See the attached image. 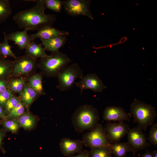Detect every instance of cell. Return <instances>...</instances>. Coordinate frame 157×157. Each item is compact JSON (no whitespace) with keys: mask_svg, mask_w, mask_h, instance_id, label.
Here are the masks:
<instances>
[{"mask_svg":"<svg viewBox=\"0 0 157 157\" xmlns=\"http://www.w3.org/2000/svg\"><path fill=\"white\" fill-rule=\"evenodd\" d=\"M32 7L19 12L15 14L13 19L18 27L28 30H40L44 27L51 26L56 17L54 14H47L44 0H36Z\"/></svg>","mask_w":157,"mask_h":157,"instance_id":"6da1fadb","label":"cell"},{"mask_svg":"<svg viewBox=\"0 0 157 157\" xmlns=\"http://www.w3.org/2000/svg\"><path fill=\"white\" fill-rule=\"evenodd\" d=\"M71 120L76 131L81 132L90 131L98 124V112L95 107L91 105H83L76 109Z\"/></svg>","mask_w":157,"mask_h":157,"instance_id":"7a4b0ae2","label":"cell"},{"mask_svg":"<svg viewBox=\"0 0 157 157\" xmlns=\"http://www.w3.org/2000/svg\"><path fill=\"white\" fill-rule=\"evenodd\" d=\"M130 110L137 127L144 131L153 124L157 115L154 107L136 99L130 105Z\"/></svg>","mask_w":157,"mask_h":157,"instance_id":"3957f363","label":"cell"},{"mask_svg":"<svg viewBox=\"0 0 157 157\" xmlns=\"http://www.w3.org/2000/svg\"><path fill=\"white\" fill-rule=\"evenodd\" d=\"M71 61L67 55L59 51L41 58L38 65L47 76L58 77Z\"/></svg>","mask_w":157,"mask_h":157,"instance_id":"277c9868","label":"cell"},{"mask_svg":"<svg viewBox=\"0 0 157 157\" xmlns=\"http://www.w3.org/2000/svg\"><path fill=\"white\" fill-rule=\"evenodd\" d=\"M83 71L76 63L67 65L58 75L59 84L57 88L64 91L70 89L75 84V80L83 76Z\"/></svg>","mask_w":157,"mask_h":157,"instance_id":"5b68a950","label":"cell"},{"mask_svg":"<svg viewBox=\"0 0 157 157\" xmlns=\"http://www.w3.org/2000/svg\"><path fill=\"white\" fill-rule=\"evenodd\" d=\"M82 140L85 146L90 148L108 146L110 143L104 128L101 124L83 134Z\"/></svg>","mask_w":157,"mask_h":157,"instance_id":"8992f818","label":"cell"},{"mask_svg":"<svg viewBox=\"0 0 157 157\" xmlns=\"http://www.w3.org/2000/svg\"><path fill=\"white\" fill-rule=\"evenodd\" d=\"M90 1L88 0L63 1V6L68 14L73 16L82 15L92 19L90 9Z\"/></svg>","mask_w":157,"mask_h":157,"instance_id":"52a82bcc","label":"cell"},{"mask_svg":"<svg viewBox=\"0 0 157 157\" xmlns=\"http://www.w3.org/2000/svg\"><path fill=\"white\" fill-rule=\"evenodd\" d=\"M104 128L110 143L119 142L128 134L130 129L123 122H108Z\"/></svg>","mask_w":157,"mask_h":157,"instance_id":"ba28073f","label":"cell"},{"mask_svg":"<svg viewBox=\"0 0 157 157\" xmlns=\"http://www.w3.org/2000/svg\"><path fill=\"white\" fill-rule=\"evenodd\" d=\"M75 84L80 89L81 94L83 90L87 89H90L94 92H101L106 88L102 80L94 73L83 76L80 81L75 82Z\"/></svg>","mask_w":157,"mask_h":157,"instance_id":"9c48e42d","label":"cell"},{"mask_svg":"<svg viewBox=\"0 0 157 157\" xmlns=\"http://www.w3.org/2000/svg\"><path fill=\"white\" fill-rule=\"evenodd\" d=\"M15 59L13 61L12 71L15 76L26 74L32 71L38 65L36 59L27 55Z\"/></svg>","mask_w":157,"mask_h":157,"instance_id":"30bf717a","label":"cell"},{"mask_svg":"<svg viewBox=\"0 0 157 157\" xmlns=\"http://www.w3.org/2000/svg\"><path fill=\"white\" fill-rule=\"evenodd\" d=\"M127 134L128 142L131 147L132 152L134 155L137 152L148 146L145 134L138 127L130 129Z\"/></svg>","mask_w":157,"mask_h":157,"instance_id":"8fae6325","label":"cell"},{"mask_svg":"<svg viewBox=\"0 0 157 157\" xmlns=\"http://www.w3.org/2000/svg\"><path fill=\"white\" fill-rule=\"evenodd\" d=\"M131 116L130 113H127L122 108L115 106L107 107L103 113V119L108 122L129 121Z\"/></svg>","mask_w":157,"mask_h":157,"instance_id":"7c38bea8","label":"cell"},{"mask_svg":"<svg viewBox=\"0 0 157 157\" xmlns=\"http://www.w3.org/2000/svg\"><path fill=\"white\" fill-rule=\"evenodd\" d=\"M83 144L82 140L63 138L60 140L59 146L61 153L65 156L70 157L82 151Z\"/></svg>","mask_w":157,"mask_h":157,"instance_id":"4fadbf2b","label":"cell"},{"mask_svg":"<svg viewBox=\"0 0 157 157\" xmlns=\"http://www.w3.org/2000/svg\"><path fill=\"white\" fill-rule=\"evenodd\" d=\"M69 34L67 31L59 30L51 26H48L38 31L36 33L30 35L29 36L32 41L37 38L47 40L59 36L67 37Z\"/></svg>","mask_w":157,"mask_h":157,"instance_id":"5bb4252c","label":"cell"},{"mask_svg":"<svg viewBox=\"0 0 157 157\" xmlns=\"http://www.w3.org/2000/svg\"><path fill=\"white\" fill-rule=\"evenodd\" d=\"M27 31L24 30L22 31H16L6 34L3 33L4 36L7 39L14 42L20 49H26L31 40L27 33Z\"/></svg>","mask_w":157,"mask_h":157,"instance_id":"9a60e30c","label":"cell"},{"mask_svg":"<svg viewBox=\"0 0 157 157\" xmlns=\"http://www.w3.org/2000/svg\"><path fill=\"white\" fill-rule=\"evenodd\" d=\"M67 37L59 36L48 39H40L41 44L45 50L52 53L58 52L63 47L67 41Z\"/></svg>","mask_w":157,"mask_h":157,"instance_id":"2e32d148","label":"cell"},{"mask_svg":"<svg viewBox=\"0 0 157 157\" xmlns=\"http://www.w3.org/2000/svg\"><path fill=\"white\" fill-rule=\"evenodd\" d=\"M109 147L112 154L116 157H125L128 152H132L131 147L128 142L110 143Z\"/></svg>","mask_w":157,"mask_h":157,"instance_id":"e0dca14e","label":"cell"},{"mask_svg":"<svg viewBox=\"0 0 157 157\" xmlns=\"http://www.w3.org/2000/svg\"><path fill=\"white\" fill-rule=\"evenodd\" d=\"M45 51L41 44H37L32 41L26 49V55L36 59L38 58H41L47 56L48 55Z\"/></svg>","mask_w":157,"mask_h":157,"instance_id":"ac0fdd59","label":"cell"},{"mask_svg":"<svg viewBox=\"0 0 157 157\" xmlns=\"http://www.w3.org/2000/svg\"><path fill=\"white\" fill-rule=\"evenodd\" d=\"M20 93L21 99L26 108H29L38 94L29 85L24 87Z\"/></svg>","mask_w":157,"mask_h":157,"instance_id":"d6986e66","label":"cell"},{"mask_svg":"<svg viewBox=\"0 0 157 157\" xmlns=\"http://www.w3.org/2000/svg\"><path fill=\"white\" fill-rule=\"evenodd\" d=\"M21 126L25 129H30L35 124L36 119L35 117L28 113H24L18 117V119Z\"/></svg>","mask_w":157,"mask_h":157,"instance_id":"ffe728a7","label":"cell"},{"mask_svg":"<svg viewBox=\"0 0 157 157\" xmlns=\"http://www.w3.org/2000/svg\"><path fill=\"white\" fill-rule=\"evenodd\" d=\"M12 12L9 0H0V23L5 22Z\"/></svg>","mask_w":157,"mask_h":157,"instance_id":"44dd1931","label":"cell"},{"mask_svg":"<svg viewBox=\"0 0 157 157\" xmlns=\"http://www.w3.org/2000/svg\"><path fill=\"white\" fill-rule=\"evenodd\" d=\"M28 84V85L38 94L43 93L42 77L40 74H35L31 77L29 79Z\"/></svg>","mask_w":157,"mask_h":157,"instance_id":"7402d4cb","label":"cell"},{"mask_svg":"<svg viewBox=\"0 0 157 157\" xmlns=\"http://www.w3.org/2000/svg\"><path fill=\"white\" fill-rule=\"evenodd\" d=\"M112 154L108 146L90 148V157H112Z\"/></svg>","mask_w":157,"mask_h":157,"instance_id":"603a6c76","label":"cell"},{"mask_svg":"<svg viewBox=\"0 0 157 157\" xmlns=\"http://www.w3.org/2000/svg\"><path fill=\"white\" fill-rule=\"evenodd\" d=\"M13 61L0 57V78L5 76L12 71Z\"/></svg>","mask_w":157,"mask_h":157,"instance_id":"cb8c5ba5","label":"cell"},{"mask_svg":"<svg viewBox=\"0 0 157 157\" xmlns=\"http://www.w3.org/2000/svg\"><path fill=\"white\" fill-rule=\"evenodd\" d=\"M24 105L20 101L15 108L12 109L6 117V120L15 119L19 117L24 112Z\"/></svg>","mask_w":157,"mask_h":157,"instance_id":"d4e9b609","label":"cell"},{"mask_svg":"<svg viewBox=\"0 0 157 157\" xmlns=\"http://www.w3.org/2000/svg\"><path fill=\"white\" fill-rule=\"evenodd\" d=\"M2 124L6 130L15 133L18 131L21 126L18 120L16 119L6 120Z\"/></svg>","mask_w":157,"mask_h":157,"instance_id":"484cf974","label":"cell"},{"mask_svg":"<svg viewBox=\"0 0 157 157\" xmlns=\"http://www.w3.org/2000/svg\"><path fill=\"white\" fill-rule=\"evenodd\" d=\"M8 41L4 36L3 41L1 43V56L3 57L9 56L15 58V55L12 50L11 47L9 44Z\"/></svg>","mask_w":157,"mask_h":157,"instance_id":"4316f807","label":"cell"},{"mask_svg":"<svg viewBox=\"0 0 157 157\" xmlns=\"http://www.w3.org/2000/svg\"><path fill=\"white\" fill-rule=\"evenodd\" d=\"M46 8L57 13H60L63 6V1L44 0Z\"/></svg>","mask_w":157,"mask_h":157,"instance_id":"83f0119b","label":"cell"},{"mask_svg":"<svg viewBox=\"0 0 157 157\" xmlns=\"http://www.w3.org/2000/svg\"><path fill=\"white\" fill-rule=\"evenodd\" d=\"M24 80L21 78L16 79L13 80L10 84L11 90L15 92L20 93L24 87Z\"/></svg>","mask_w":157,"mask_h":157,"instance_id":"f1b7e54d","label":"cell"},{"mask_svg":"<svg viewBox=\"0 0 157 157\" xmlns=\"http://www.w3.org/2000/svg\"><path fill=\"white\" fill-rule=\"evenodd\" d=\"M148 139L149 142L153 145L157 144V124H154L151 128L149 134Z\"/></svg>","mask_w":157,"mask_h":157,"instance_id":"f546056e","label":"cell"},{"mask_svg":"<svg viewBox=\"0 0 157 157\" xmlns=\"http://www.w3.org/2000/svg\"><path fill=\"white\" fill-rule=\"evenodd\" d=\"M20 100L17 97L12 96L8 100L6 104V111L9 113L11 110L18 105Z\"/></svg>","mask_w":157,"mask_h":157,"instance_id":"4dcf8cb0","label":"cell"},{"mask_svg":"<svg viewBox=\"0 0 157 157\" xmlns=\"http://www.w3.org/2000/svg\"><path fill=\"white\" fill-rule=\"evenodd\" d=\"M12 96L11 92L9 90L0 93V106L2 107L5 108L8 100Z\"/></svg>","mask_w":157,"mask_h":157,"instance_id":"1f68e13d","label":"cell"},{"mask_svg":"<svg viewBox=\"0 0 157 157\" xmlns=\"http://www.w3.org/2000/svg\"><path fill=\"white\" fill-rule=\"evenodd\" d=\"M69 157H90V151L87 150H85L76 156H71Z\"/></svg>","mask_w":157,"mask_h":157,"instance_id":"d6a6232c","label":"cell"},{"mask_svg":"<svg viewBox=\"0 0 157 157\" xmlns=\"http://www.w3.org/2000/svg\"><path fill=\"white\" fill-rule=\"evenodd\" d=\"M7 85L6 81L3 80H0V93L7 89Z\"/></svg>","mask_w":157,"mask_h":157,"instance_id":"836d02e7","label":"cell"},{"mask_svg":"<svg viewBox=\"0 0 157 157\" xmlns=\"http://www.w3.org/2000/svg\"><path fill=\"white\" fill-rule=\"evenodd\" d=\"M0 118L5 119L6 118L5 115V112L2 108V107L0 106Z\"/></svg>","mask_w":157,"mask_h":157,"instance_id":"e575fe53","label":"cell"},{"mask_svg":"<svg viewBox=\"0 0 157 157\" xmlns=\"http://www.w3.org/2000/svg\"><path fill=\"white\" fill-rule=\"evenodd\" d=\"M142 157H153L151 152L147 151L143 155Z\"/></svg>","mask_w":157,"mask_h":157,"instance_id":"d590c367","label":"cell"},{"mask_svg":"<svg viewBox=\"0 0 157 157\" xmlns=\"http://www.w3.org/2000/svg\"><path fill=\"white\" fill-rule=\"evenodd\" d=\"M3 132L2 131H0V147L1 144L3 137Z\"/></svg>","mask_w":157,"mask_h":157,"instance_id":"8d00e7d4","label":"cell"},{"mask_svg":"<svg viewBox=\"0 0 157 157\" xmlns=\"http://www.w3.org/2000/svg\"><path fill=\"white\" fill-rule=\"evenodd\" d=\"M153 157H157V151H154L151 152Z\"/></svg>","mask_w":157,"mask_h":157,"instance_id":"74e56055","label":"cell"},{"mask_svg":"<svg viewBox=\"0 0 157 157\" xmlns=\"http://www.w3.org/2000/svg\"><path fill=\"white\" fill-rule=\"evenodd\" d=\"M1 43H0V56H1Z\"/></svg>","mask_w":157,"mask_h":157,"instance_id":"f35d334b","label":"cell"}]
</instances>
